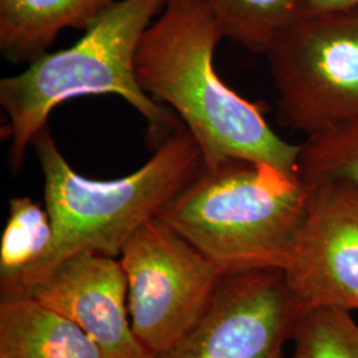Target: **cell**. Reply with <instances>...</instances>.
Listing matches in <instances>:
<instances>
[{
	"label": "cell",
	"instance_id": "6da1fadb",
	"mask_svg": "<svg viewBox=\"0 0 358 358\" xmlns=\"http://www.w3.org/2000/svg\"><path fill=\"white\" fill-rule=\"evenodd\" d=\"M223 38L203 0H166L138 43L134 68L149 96L176 112L203 155V166L247 159L299 174L300 145L282 140L262 108L227 87L214 68Z\"/></svg>",
	"mask_w": 358,
	"mask_h": 358
},
{
	"label": "cell",
	"instance_id": "7a4b0ae2",
	"mask_svg": "<svg viewBox=\"0 0 358 358\" xmlns=\"http://www.w3.org/2000/svg\"><path fill=\"white\" fill-rule=\"evenodd\" d=\"M31 145L44 176L53 241L47 255L27 273L15 294H26L32 282L71 256L121 255L129 239L158 217L203 167L199 145L183 125L161 142L138 170L110 180L85 178L75 171L48 125Z\"/></svg>",
	"mask_w": 358,
	"mask_h": 358
},
{
	"label": "cell",
	"instance_id": "3957f363",
	"mask_svg": "<svg viewBox=\"0 0 358 358\" xmlns=\"http://www.w3.org/2000/svg\"><path fill=\"white\" fill-rule=\"evenodd\" d=\"M309 194L299 174L231 158L202 167L158 217L223 275L284 271Z\"/></svg>",
	"mask_w": 358,
	"mask_h": 358
},
{
	"label": "cell",
	"instance_id": "277c9868",
	"mask_svg": "<svg viewBox=\"0 0 358 358\" xmlns=\"http://www.w3.org/2000/svg\"><path fill=\"white\" fill-rule=\"evenodd\" d=\"M166 0H115L62 51L44 53L26 71L1 78L0 105L10 121V165L22 166L27 148L47 127L52 110L83 96L115 94L146 120L154 142L182 125L177 115L142 90L134 59L138 43ZM158 143V145H159Z\"/></svg>",
	"mask_w": 358,
	"mask_h": 358
},
{
	"label": "cell",
	"instance_id": "5b68a950",
	"mask_svg": "<svg viewBox=\"0 0 358 358\" xmlns=\"http://www.w3.org/2000/svg\"><path fill=\"white\" fill-rule=\"evenodd\" d=\"M266 55L284 125L309 137L358 121V10L299 17Z\"/></svg>",
	"mask_w": 358,
	"mask_h": 358
},
{
	"label": "cell",
	"instance_id": "8992f818",
	"mask_svg": "<svg viewBox=\"0 0 358 358\" xmlns=\"http://www.w3.org/2000/svg\"><path fill=\"white\" fill-rule=\"evenodd\" d=\"M120 263L128 282L133 332L154 356L192 329L224 276L159 217L129 239Z\"/></svg>",
	"mask_w": 358,
	"mask_h": 358
},
{
	"label": "cell",
	"instance_id": "52a82bcc",
	"mask_svg": "<svg viewBox=\"0 0 358 358\" xmlns=\"http://www.w3.org/2000/svg\"><path fill=\"white\" fill-rule=\"evenodd\" d=\"M300 313L282 271L224 275L202 317L154 358H272Z\"/></svg>",
	"mask_w": 358,
	"mask_h": 358
},
{
	"label": "cell",
	"instance_id": "ba28073f",
	"mask_svg": "<svg viewBox=\"0 0 358 358\" xmlns=\"http://www.w3.org/2000/svg\"><path fill=\"white\" fill-rule=\"evenodd\" d=\"M307 213L282 271L301 312L358 310V192L341 183L309 189Z\"/></svg>",
	"mask_w": 358,
	"mask_h": 358
},
{
	"label": "cell",
	"instance_id": "9c48e42d",
	"mask_svg": "<svg viewBox=\"0 0 358 358\" xmlns=\"http://www.w3.org/2000/svg\"><path fill=\"white\" fill-rule=\"evenodd\" d=\"M26 294L73 321L106 358H154L133 332L127 276L113 256H71L32 282Z\"/></svg>",
	"mask_w": 358,
	"mask_h": 358
},
{
	"label": "cell",
	"instance_id": "30bf717a",
	"mask_svg": "<svg viewBox=\"0 0 358 358\" xmlns=\"http://www.w3.org/2000/svg\"><path fill=\"white\" fill-rule=\"evenodd\" d=\"M0 358H106L78 325L29 294L1 296Z\"/></svg>",
	"mask_w": 358,
	"mask_h": 358
},
{
	"label": "cell",
	"instance_id": "8fae6325",
	"mask_svg": "<svg viewBox=\"0 0 358 358\" xmlns=\"http://www.w3.org/2000/svg\"><path fill=\"white\" fill-rule=\"evenodd\" d=\"M115 0H0V50L15 64L47 53L66 28L88 29Z\"/></svg>",
	"mask_w": 358,
	"mask_h": 358
},
{
	"label": "cell",
	"instance_id": "7c38bea8",
	"mask_svg": "<svg viewBox=\"0 0 358 358\" xmlns=\"http://www.w3.org/2000/svg\"><path fill=\"white\" fill-rule=\"evenodd\" d=\"M53 227L47 208L28 196L10 201L8 217L0 239V294L19 291L27 273L51 248Z\"/></svg>",
	"mask_w": 358,
	"mask_h": 358
},
{
	"label": "cell",
	"instance_id": "4fadbf2b",
	"mask_svg": "<svg viewBox=\"0 0 358 358\" xmlns=\"http://www.w3.org/2000/svg\"><path fill=\"white\" fill-rule=\"evenodd\" d=\"M223 38L259 53L297 19V0H203Z\"/></svg>",
	"mask_w": 358,
	"mask_h": 358
},
{
	"label": "cell",
	"instance_id": "5bb4252c",
	"mask_svg": "<svg viewBox=\"0 0 358 358\" xmlns=\"http://www.w3.org/2000/svg\"><path fill=\"white\" fill-rule=\"evenodd\" d=\"M297 167L309 189L341 183L358 192V121L309 136L300 145Z\"/></svg>",
	"mask_w": 358,
	"mask_h": 358
},
{
	"label": "cell",
	"instance_id": "9a60e30c",
	"mask_svg": "<svg viewBox=\"0 0 358 358\" xmlns=\"http://www.w3.org/2000/svg\"><path fill=\"white\" fill-rule=\"evenodd\" d=\"M289 338L294 343L291 358H358V322L349 310H304Z\"/></svg>",
	"mask_w": 358,
	"mask_h": 358
},
{
	"label": "cell",
	"instance_id": "2e32d148",
	"mask_svg": "<svg viewBox=\"0 0 358 358\" xmlns=\"http://www.w3.org/2000/svg\"><path fill=\"white\" fill-rule=\"evenodd\" d=\"M358 10V0H297L299 17H320Z\"/></svg>",
	"mask_w": 358,
	"mask_h": 358
},
{
	"label": "cell",
	"instance_id": "e0dca14e",
	"mask_svg": "<svg viewBox=\"0 0 358 358\" xmlns=\"http://www.w3.org/2000/svg\"><path fill=\"white\" fill-rule=\"evenodd\" d=\"M272 358H285L284 357V346L279 348V349L275 352V355L272 356Z\"/></svg>",
	"mask_w": 358,
	"mask_h": 358
}]
</instances>
